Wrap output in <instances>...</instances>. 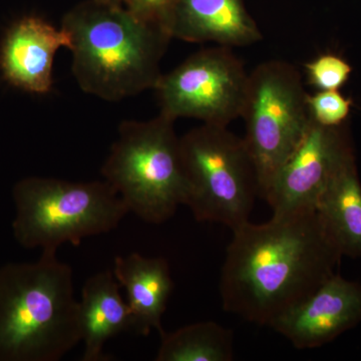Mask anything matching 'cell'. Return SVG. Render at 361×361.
<instances>
[{"instance_id": "12", "label": "cell", "mask_w": 361, "mask_h": 361, "mask_svg": "<svg viewBox=\"0 0 361 361\" xmlns=\"http://www.w3.org/2000/svg\"><path fill=\"white\" fill-rule=\"evenodd\" d=\"M168 32L172 39L231 49L263 39L244 0H178Z\"/></svg>"}, {"instance_id": "14", "label": "cell", "mask_w": 361, "mask_h": 361, "mask_svg": "<svg viewBox=\"0 0 361 361\" xmlns=\"http://www.w3.org/2000/svg\"><path fill=\"white\" fill-rule=\"evenodd\" d=\"M120 287L110 270L97 273L85 281L78 301L85 344L82 361L110 360L104 353L106 341L123 332L133 331L132 314L121 295Z\"/></svg>"}, {"instance_id": "17", "label": "cell", "mask_w": 361, "mask_h": 361, "mask_svg": "<svg viewBox=\"0 0 361 361\" xmlns=\"http://www.w3.org/2000/svg\"><path fill=\"white\" fill-rule=\"evenodd\" d=\"M307 84L318 90H339L353 73V66L346 59L325 52L304 65Z\"/></svg>"}, {"instance_id": "20", "label": "cell", "mask_w": 361, "mask_h": 361, "mask_svg": "<svg viewBox=\"0 0 361 361\" xmlns=\"http://www.w3.org/2000/svg\"><path fill=\"white\" fill-rule=\"evenodd\" d=\"M102 1L109 2V4H120V6H123V0H102Z\"/></svg>"}, {"instance_id": "3", "label": "cell", "mask_w": 361, "mask_h": 361, "mask_svg": "<svg viewBox=\"0 0 361 361\" xmlns=\"http://www.w3.org/2000/svg\"><path fill=\"white\" fill-rule=\"evenodd\" d=\"M80 341L73 269L56 251L0 267V361H59Z\"/></svg>"}, {"instance_id": "13", "label": "cell", "mask_w": 361, "mask_h": 361, "mask_svg": "<svg viewBox=\"0 0 361 361\" xmlns=\"http://www.w3.org/2000/svg\"><path fill=\"white\" fill-rule=\"evenodd\" d=\"M113 273L127 291L133 331L144 336H149L152 329L161 332V317L174 287L168 261L139 253L118 256Z\"/></svg>"}, {"instance_id": "2", "label": "cell", "mask_w": 361, "mask_h": 361, "mask_svg": "<svg viewBox=\"0 0 361 361\" xmlns=\"http://www.w3.org/2000/svg\"><path fill=\"white\" fill-rule=\"evenodd\" d=\"M70 37L71 71L85 94L122 101L154 90L170 35L125 6L87 0L63 16Z\"/></svg>"}, {"instance_id": "1", "label": "cell", "mask_w": 361, "mask_h": 361, "mask_svg": "<svg viewBox=\"0 0 361 361\" xmlns=\"http://www.w3.org/2000/svg\"><path fill=\"white\" fill-rule=\"evenodd\" d=\"M232 232L221 270L223 308L261 326L310 297L343 257L315 210L273 214Z\"/></svg>"}, {"instance_id": "16", "label": "cell", "mask_w": 361, "mask_h": 361, "mask_svg": "<svg viewBox=\"0 0 361 361\" xmlns=\"http://www.w3.org/2000/svg\"><path fill=\"white\" fill-rule=\"evenodd\" d=\"M157 361H232L234 334L213 322L194 323L173 332H160Z\"/></svg>"}, {"instance_id": "8", "label": "cell", "mask_w": 361, "mask_h": 361, "mask_svg": "<svg viewBox=\"0 0 361 361\" xmlns=\"http://www.w3.org/2000/svg\"><path fill=\"white\" fill-rule=\"evenodd\" d=\"M249 73L231 47H209L195 52L161 75L155 89L161 115L176 121L196 118L207 125L228 127L241 118Z\"/></svg>"}, {"instance_id": "5", "label": "cell", "mask_w": 361, "mask_h": 361, "mask_svg": "<svg viewBox=\"0 0 361 361\" xmlns=\"http://www.w3.org/2000/svg\"><path fill=\"white\" fill-rule=\"evenodd\" d=\"M14 239L26 249L56 251L116 229L129 209L106 180L28 177L13 189Z\"/></svg>"}, {"instance_id": "15", "label": "cell", "mask_w": 361, "mask_h": 361, "mask_svg": "<svg viewBox=\"0 0 361 361\" xmlns=\"http://www.w3.org/2000/svg\"><path fill=\"white\" fill-rule=\"evenodd\" d=\"M315 211L342 256L361 257V183L349 161L316 203Z\"/></svg>"}, {"instance_id": "9", "label": "cell", "mask_w": 361, "mask_h": 361, "mask_svg": "<svg viewBox=\"0 0 361 361\" xmlns=\"http://www.w3.org/2000/svg\"><path fill=\"white\" fill-rule=\"evenodd\" d=\"M355 159L348 123L327 128L311 120L303 139L271 179L262 198L273 214L315 210L325 189Z\"/></svg>"}, {"instance_id": "7", "label": "cell", "mask_w": 361, "mask_h": 361, "mask_svg": "<svg viewBox=\"0 0 361 361\" xmlns=\"http://www.w3.org/2000/svg\"><path fill=\"white\" fill-rule=\"evenodd\" d=\"M301 73L284 61H268L249 73L241 116L257 170L260 197L307 132L311 118Z\"/></svg>"}, {"instance_id": "6", "label": "cell", "mask_w": 361, "mask_h": 361, "mask_svg": "<svg viewBox=\"0 0 361 361\" xmlns=\"http://www.w3.org/2000/svg\"><path fill=\"white\" fill-rule=\"evenodd\" d=\"M186 180L185 206L198 222L234 230L250 218L260 186L244 137L223 126L202 123L180 137Z\"/></svg>"}, {"instance_id": "19", "label": "cell", "mask_w": 361, "mask_h": 361, "mask_svg": "<svg viewBox=\"0 0 361 361\" xmlns=\"http://www.w3.org/2000/svg\"><path fill=\"white\" fill-rule=\"evenodd\" d=\"M177 2L178 0H123V6L137 18L161 26L168 32Z\"/></svg>"}, {"instance_id": "10", "label": "cell", "mask_w": 361, "mask_h": 361, "mask_svg": "<svg viewBox=\"0 0 361 361\" xmlns=\"http://www.w3.org/2000/svg\"><path fill=\"white\" fill-rule=\"evenodd\" d=\"M361 322V284L338 273L287 311L272 329L298 349L317 348Z\"/></svg>"}, {"instance_id": "4", "label": "cell", "mask_w": 361, "mask_h": 361, "mask_svg": "<svg viewBox=\"0 0 361 361\" xmlns=\"http://www.w3.org/2000/svg\"><path fill=\"white\" fill-rule=\"evenodd\" d=\"M175 121L159 114L125 121L102 167V176L137 217L167 222L186 202L187 187Z\"/></svg>"}, {"instance_id": "11", "label": "cell", "mask_w": 361, "mask_h": 361, "mask_svg": "<svg viewBox=\"0 0 361 361\" xmlns=\"http://www.w3.org/2000/svg\"><path fill=\"white\" fill-rule=\"evenodd\" d=\"M71 40L63 27L42 18L26 16L7 30L0 49V70L13 87L44 94L54 85L52 70L56 54L70 49Z\"/></svg>"}, {"instance_id": "18", "label": "cell", "mask_w": 361, "mask_h": 361, "mask_svg": "<svg viewBox=\"0 0 361 361\" xmlns=\"http://www.w3.org/2000/svg\"><path fill=\"white\" fill-rule=\"evenodd\" d=\"M307 108L313 122L327 128L346 125L353 101L339 90H318L307 94Z\"/></svg>"}]
</instances>
